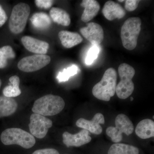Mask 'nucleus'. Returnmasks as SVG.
Returning <instances> with one entry per match:
<instances>
[{"label": "nucleus", "instance_id": "f257e3e1", "mask_svg": "<svg viewBox=\"0 0 154 154\" xmlns=\"http://www.w3.org/2000/svg\"><path fill=\"white\" fill-rule=\"evenodd\" d=\"M117 79V73L115 69H107L101 81L93 88V95L99 100L106 102L110 101L111 97L115 95Z\"/></svg>", "mask_w": 154, "mask_h": 154}, {"label": "nucleus", "instance_id": "f03ea898", "mask_svg": "<svg viewBox=\"0 0 154 154\" xmlns=\"http://www.w3.org/2000/svg\"><path fill=\"white\" fill-rule=\"evenodd\" d=\"M65 103L60 96L45 95L34 102L32 110L33 113L43 116H51L58 114L64 108Z\"/></svg>", "mask_w": 154, "mask_h": 154}, {"label": "nucleus", "instance_id": "7ed1b4c3", "mask_svg": "<svg viewBox=\"0 0 154 154\" xmlns=\"http://www.w3.org/2000/svg\"><path fill=\"white\" fill-rule=\"evenodd\" d=\"M1 141L5 145H17L26 149L31 148L36 143V140L31 134L19 128H9L2 133Z\"/></svg>", "mask_w": 154, "mask_h": 154}, {"label": "nucleus", "instance_id": "20e7f679", "mask_svg": "<svg viewBox=\"0 0 154 154\" xmlns=\"http://www.w3.org/2000/svg\"><path fill=\"white\" fill-rule=\"evenodd\" d=\"M141 23L138 17H131L125 22L121 30L122 42L125 48L132 50L136 47Z\"/></svg>", "mask_w": 154, "mask_h": 154}, {"label": "nucleus", "instance_id": "39448f33", "mask_svg": "<svg viewBox=\"0 0 154 154\" xmlns=\"http://www.w3.org/2000/svg\"><path fill=\"white\" fill-rule=\"evenodd\" d=\"M120 82L116 85V92L119 99H126L134 91V84L132 79L135 72L133 67L125 63H122L118 68Z\"/></svg>", "mask_w": 154, "mask_h": 154}, {"label": "nucleus", "instance_id": "423d86ee", "mask_svg": "<svg viewBox=\"0 0 154 154\" xmlns=\"http://www.w3.org/2000/svg\"><path fill=\"white\" fill-rule=\"evenodd\" d=\"M30 12V6L25 3H19L14 6L9 22V28L12 33L19 34L24 30Z\"/></svg>", "mask_w": 154, "mask_h": 154}, {"label": "nucleus", "instance_id": "0eeeda50", "mask_svg": "<svg viewBox=\"0 0 154 154\" xmlns=\"http://www.w3.org/2000/svg\"><path fill=\"white\" fill-rule=\"evenodd\" d=\"M116 127L110 126L106 129L107 135L113 142L118 143L122 140V133L128 136L133 132L134 127L132 122L124 114H119L116 117Z\"/></svg>", "mask_w": 154, "mask_h": 154}, {"label": "nucleus", "instance_id": "6e6552de", "mask_svg": "<svg viewBox=\"0 0 154 154\" xmlns=\"http://www.w3.org/2000/svg\"><path fill=\"white\" fill-rule=\"evenodd\" d=\"M51 57L46 54H34L23 58L18 63L22 71L30 72L36 71L49 64Z\"/></svg>", "mask_w": 154, "mask_h": 154}, {"label": "nucleus", "instance_id": "1a4fd4ad", "mask_svg": "<svg viewBox=\"0 0 154 154\" xmlns=\"http://www.w3.org/2000/svg\"><path fill=\"white\" fill-rule=\"evenodd\" d=\"M30 119L28 125L30 134L38 139L45 137L48 130L52 126V121L43 116L35 113L31 114Z\"/></svg>", "mask_w": 154, "mask_h": 154}, {"label": "nucleus", "instance_id": "9d476101", "mask_svg": "<svg viewBox=\"0 0 154 154\" xmlns=\"http://www.w3.org/2000/svg\"><path fill=\"white\" fill-rule=\"evenodd\" d=\"M81 34L93 45L101 44L104 38V32L102 26L95 22H90L87 27L80 29Z\"/></svg>", "mask_w": 154, "mask_h": 154}, {"label": "nucleus", "instance_id": "9b49d317", "mask_svg": "<svg viewBox=\"0 0 154 154\" xmlns=\"http://www.w3.org/2000/svg\"><path fill=\"white\" fill-rule=\"evenodd\" d=\"M105 123V118L103 114L97 113L91 120L80 118L77 120L76 125L78 127L90 131L94 134L99 135L102 133L103 130L100 124H104Z\"/></svg>", "mask_w": 154, "mask_h": 154}, {"label": "nucleus", "instance_id": "f8f14e48", "mask_svg": "<svg viewBox=\"0 0 154 154\" xmlns=\"http://www.w3.org/2000/svg\"><path fill=\"white\" fill-rule=\"evenodd\" d=\"M62 136L63 143L67 147H80L89 143L92 139L89 135V131L85 129L82 130L74 134L66 131L63 133Z\"/></svg>", "mask_w": 154, "mask_h": 154}, {"label": "nucleus", "instance_id": "ddd939ff", "mask_svg": "<svg viewBox=\"0 0 154 154\" xmlns=\"http://www.w3.org/2000/svg\"><path fill=\"white\" fill-rule=\"evenodd\" d=\"M22 42L24 47L30 52L37 54H45L49 48V45L46 42L30 37L24 36L22 37Z\"/></svg>", "mask_w": 154, "mask_h": 154}, {"label": "nucleus", "instance_id": "4468645a", "mask_svg": "<svg viewBox=\"0 0 154 154\" xmlns=\"http://www.w3.org/2000/svg\"><path fill=\"white\" fill-rule=\"evenodd\" d=\"M102 12L105 18L109 21L122 19L126 14L125 10L120 5L112 1L105 3Z\"/></svg>", "mask_w": 154, "mask_h": 154}, {"label": "nucleus", "instance_id": "2eb2a0df", "mask_svg": "<svg viewBox=\"0 0 154 154\" xmlns=\"http://www.w3.org/2000/svg\"><path fill=\"white\" fill-rule=\"evenodd\" d=\"M81 6L85 8L81 17L85 22H89L96 17L100 9L99 2L95 0H83Z\"/></svg>", "mask_w": 154, "mask_h": 154}, {"label": "nucleus", "instance_id": "dca6fc26", "mask_svg": "<svg viewBox=\"0 0 154 154\" xmlns=\"http://www.w3.org/2000/svg\"><path fill=\"white\" fill-rule=\"evenodd\" d=\"M135 131L137 135L142 139L153 137L154 121L149 119H143L138 123Z\"/></svg>", "mask_w": 154, "mask_h": 154}, {"label": "nucleus", "instance_id": "f3484780", "mask_svg": "<svg viewBox=\"0 0 154 154\" xmlns=\"http://www.w3.org/2000/svg\"><path fill=\"white\" fill-rule=\"evenodd\" d=\"M59 37L62 44L66 48H71L80 44L83 38L79 34L75 32L62 30L59 33Z\"/></svg>", "mask_w": 154, "mask_h": 154}, {"label": "nucleus", "instance_id": "a211bd4d", "mask_svg": "<svg viewBox=\"0 0 154 154\" xmlns=\"http://www.w3.org/2000/svg\"><path fill=\"white\" fill-rule=\"evenodd\" d=\"M18 104L12 98L0 96V118L10 116L15 113Z\"/></svg>", "mask_w": 154, "mask_h": 154}, {"label": "nucleus", "instance_id": "6ab92c4d", "mask_svg": "<svg viewBox=\"0 0 154 154\" xmlns=\"http://www.w3.org/2000/svg\"><path fill=\"white\" fill-rule=\"evenodd\" d=\"M50 15L53 21L58 24L68 26L71 23L69 15L63 9L52 8L50 11Z\"/></svg>", "mask_w": 154, "mask_h": 154}, {"label": "nucleus", "instance_id": "aec40b11", "mask_svg": "<svg viewBox=\"0 0 154 154\" xmlns=\"http://www.w3.org/2000/svg\"><path fill=\"white\" fill-rule=\"evenodd\" d=\"M30 20L33 27L39 30L47 29L51 24V20L49 16L42 12L35 13Z\"/></svg>", "mask_w": 154, "mask_h": 154}, {"label": "nucleus", "instance_id": "412c9836", "mask_svg": "<svg viewBox=\"0 0 154 154\" xmlns=\"http://www.w3.org/2000/svg\"><path fill=\"white\" fill-rule=\"evenodd\" d=\"M9 85L6 86L3 91L4 96L9 98H13L19 96L21 91L19 89L20 79L18 76L14 75L9 79Z\"/></svg>", "mask_w": 154, "mask_h": 154}, {"label": "nucleus", "instance_id": "4be33fe9", "mask_svg": "<svg viewBox=\"0 0 154 154\" xmlns=\"http://www.w3.org/2000/svg\"><path fill=\"white\" fill-rule=\"evenodd\" d=\"M139 150L136 147L126 144L116 143L110 147L107 154H139Z\"/></svg>", "mask_w": 154, "mask_h": 154}, {"label": "nucleus", "instance_id": "5701e85b", "mask_svg": "<svg viewBox=\"0 0 154 154\" xmlns=\"http://www.w3.org/2000/svg\"><path fill=\"white\" fill-rule=\"evenodd\" d=\"M15 53L11 46L6 45L0 48V69L6 67L9 59H14Z\"/></svg>", "mask_w": 154, "mask_h": 154}, {"label": "nucleus", "instance_id": "b1692460", "mask_svg": "<svg viewBox=\"0 0 154 154\" xmlns=\"http://www.w3.org/2000/svg\"><path fill=\"white\" fill-rule=\"evenodd\" d=\"M78 71V67L75 65H73L71 66L64 69L63 71L59 72L57 77V79L60 82H66L68 81L70 77L76 74Z\"/></svg>", "mask_w": 154, "mask_h": 154}, {"label": "nucleus", "instance_id": "393cba45", "mask_svg": "<svg viewBox=\"0 0 154 154\" xmlns=\"http://www.w3.org/2000/svg\"><path fill=\"white\" fill-rule=\"evenodd\" d=\"M99 48L98 45H93L88 51L85 63L86 64L90 65L92 64L98 57L99 53Z\"/></svg>", "mask_w": 154, "mask_h": 154}, {"label": "nucleus", "instance_id": "a878e982", "mask_svg": "<svg viewBox=\"0 0 154 154\" xmlns=\"http://www.w3.org/2000/svg\"><path fill=\"white\" fill-rule=\"evenodd\" d=\"M140 2L138 0H126L125 8L127 11L130 12L134 11L137 8Z\"/></svg>", "mask_w": 154, "mask_h": 154}, {"label": "nucleus", "instance_id": "bb28decb", "mask_svg": "<svg viewBox=\"0 0 154 154\" xmlns=\"http://www.w3.org/2000/svg\"><path fill=\"white\" fill-rule=\"evenodd\" d=\"M54 2L51 0H36L35 3L38 8L48 9L52 6Z\"/></svg>", "mask_w": 154, "mask_h": 154}, {"label": "nucleus", "instance_id": "cd10ccee", "mask_svg": "<svg viewBox=\"0 0 154 154\" xmlns=\"http://www.w3.org/2000/svg\"><path fill=\"white\" fill-rule=\"evenodd\" d=\"M32 154H60L57 150L54 149H45L37 150Z\"/></svg>", "mask_w": 154, "mask_h": 154}, {"label": "nucleus", "instance_id": "c85d7f7f", "mask_svg": "<svg viewBox=\"0 0 154 154\" xmlns=\"http://www.w3.org/2000/svg\"><path fill=\"white\" fill-rule=\"evenodd\" d=\"M8 19V17L5 12L0 5V28L5 23Z\"/></svg>", "mask_w": 154, "mask_h": 154}, {"label": "nucleus", "instance_id": "c756f323", "mask_svg": "<svg viewBox=\"0 0 154 154\" xmlns=\"http://www.w3.org/2000/svg\"><path fill=\"white\" fill-rule=\"evenodd\" d=\"M2 81H1V80L0 79V88H1V86H2Z\"/></svg>", "mask_w": 154, "mask_h": 154}, {"label": "nucleus", "instance_id": "7c9ffc66", "mask_svg": "<svg viewBox=\"0 0 154 154\" xmlns=\"http://www.w3.org/2000/svg\"><path fill=\"white\" fill-rule=\"evenodd\" d=\"M119 2H125V1L124 0H122V1H120V0H119L118 1Z\"/></svg>", "mask_w": 154, "mask_h": 154}, {"label": "nucleus", "instance_id": "2f4dec72", "mask_svg": "<svg viewBox=\"0 0 154 154\" xmlns=\"http://www.w3.org/2000/svg\"><path fill=\"white\" fill-rule=\"evenodd\" d=\"M130 100H131V101H133L134 98H133V97H131V98Z\"/></svg>", "mask_w": 154, "mask_h": 154}]
</instances>
